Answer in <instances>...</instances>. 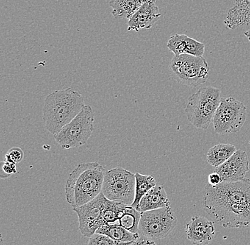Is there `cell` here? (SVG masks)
<instances>
[{
	"mask_svg": "<svg viewBox=\"0 0 250 245\" xmlns=\"http://www.w3.org/2000/svg\"><path fill=\"white\" fill-rule=\"evenodd\" d=\"M105 173L95 162L79 164L74 169L65 184L67 201L73 208L90 202L101 193Z\"/></svg>",
	"mask_w": 250,
	"mask_h": 245,
	"instance_id": "6da1fadb",
	"label": "cell"
},
{
	"mask_svg": "<svg viewBox=\"0 0 250 245\" xmlns=\"http://www.w3.org/2000/svg\"><path fill=\"white\" fill-rule=\"evenodd\" d=\"M83 97L72 88L56 90L45 99L43 118L47 130L55 135L85 106Z\"/></svg>",
	"mask_w": 250,
	"mask_h": 245,
	"instance_id": "7a4b0ae2",
	"label": "cell"
},
{
	"mask_svg": "<svg viewBox=\"0 0 250 245\" xmlns=\"http://www.w3.org/2000/svg\"><path fill=\"white\" fill-rule=\"evenodd\" d=\"M221 91L212 86L202 87L189 97L185 113L196 129H207L221 102Z\"/></svg>",
	"mask_w": 250,
	"mask_h": 245,
	"instance_id": "3957f363",
	"label": "cell"
},
{
	"mask_svg": "<svg viewBox=\"0 0 250 245\" xmlns=\"http://www.w3.org/2000/svg\"><path fill=\"white\" fill-rule=\"evenodd\" d=\"M94 121L93 108L84 106L81 112L54 135L56 143L64 150L83 146L93 134Z\"/></svg>",
	"mask_w": 250,
	"mask_h": 245,
	"instance_id": "277c9868",
	"label": "cell"
},
{
	"mask_svg": "<svg viewBox=\"0 0 250 245\" xmlns=\"http://www.w3.org/2000/svg\"><path fill=\"white\" fill-rule=\"evenodd\" d=\"M170 70L179 82L192 87L206 83L210 71L208 64L203 56L190 54L173 56Z\"/></svg>",
	"mask_w": 250,
	"mask_h": 245,
	"instance_id": "5b68a950",
	"label": "cell"
},
{
	"mask_svg": "<svg viewBox=\"0 0 250 245\" xmlns=\"http://www.w3.org/2000/svg\"><path fill=\"white\" fill-rule=\"evenodd\" d=\"M135 174L117 167L106 171L102 193L107 199L132 205L135 196Z\"/></svg>",
	"mask_w": 250,
	"mask_h": 245,
	"instance_id": "8992f818",
	"label": "cell"
},
{
	"mask_svg": "<svg viewBox=\"0 0 250 245\" xmlns=\"http://www.w3.org/2000/svg\"><path fill=\"white\" fill-rule=\"evenodd\" d=\"M178 219L171 207L142 213L138 234L149 240L168 237L177 225Z\"/></svg>",
	"mask_w": 250,
	"mask_h": 245,
	"instance_id": "52a82bcc",
	"label": "cell"
},
{
	"mask_svg": "<svg viewBox=\"0 0 250 245\" xmlns=\"http://www.w3.org/2000/svg\"><path fill=\"white\" fill-rule=\"evenodd\" d=\"M246 116L243 103L234 97L222 98L212 121L215 132L219 135L235 133L245 124Z\"/></svg>",
	"mask_w": 250,
	"mask_h": 245,
	"instance_id": "ba28073f",
	"label": "cell"
},
{
	"mask_svg": "<svg viewBox=\"0 0 250 245\" xmlns=\"http://www.w3.org/2000/svg\"><path fill=\"white\" fill-rule=\"evenodd\" d=\"M107 201L101 192L90 202L73 208L78 215L79 230L83 235L91 238L100 227L107 225L103 218V209Z\"/></svg>",
	"mask_w": 250,
	"mask_h": 245,
	"instance_id": "9c48e42d",
	"label": "cell"
},
{
	"mask_svg": "<svg viewBox=\"0 0 250 245\" xmlns=\"http://www.w3.org/2000/svg\"><path fill=\"white\" fill-rule=\"evenodd\" d=\"M248 170V154L242 150H237L229 160L217 167L214 172L220 176L222 182H236L245 179Z\"/></svg>",
	"mask_w": 250,
	"mask_h": 245,
	"instance_id": "30bf717a",
	"label": "cell"
},
{
	"mask_svg": "<svg viewBox=\"0 0 250 245\" xmlns=\"http://www.w3.org/2000/svg\"><path fill=\"white\" fill-rule=\"evenodd\" d=\"M188 240L195 245H208L216 235L215 223L205 217L193 216L185 229Z\"/></svg>",
	"mask_w": 250,
	"mask_h": 245,
	"instance_id": "8fae6325",
	"label": "cell"
},
{
	"mask_svg": "<svg viewBox=\"0 0 250 245\" xmlns=\"http://www.w3.org/2000/svg\"><path fill=\"white\" fill-rule=\"evenodd\" d=\"M161 17L156 0H146L128 21V31L138 32L141 29H149Z\"/></svg>",
	"mask_w": 250,
	"mask_h": 245,
	"instance_id": "7c38bea8",
	"label": "cell"
},
{
	"mask_svg": "<svg viewBox=\"0 0 250 245\" xmlns=\"http://www.w3.org/2000/svg\"><path fill=\"white\" fill-rule=\"evenodd\" d=\"M227 29H235L250 25V1L236 0L233 7L229 9L225 19Z\"/></svg>",
	"mask_w": 250,
	"mask_h": 245,
	"instance_id": "4fadbf2b",
	"label": "cell"
},
{
	"mask_svg": "<svg viewBox=\"0 0 250 245\" xmlns=\"http://www.w3.org/2000/svg\"><path fill=\"white\" fill-rule=\"evenodd\" d=\"M170 207L171 202L168 199L164 186L156 184L154 188L148 191L141 199L139 211L144 213Z\"/></svg>",
	"mask_w": 250,
	"mask_h": 245,
	"instance_id": "5bb4252c",
	"label": "cell"
},
{
	"mask_svg": "<svg viewBox=\"0 0 250 245\" xmlns=\"http://www.w3.org/2000/svg\"><path fill=\"white\" fill-rule=\"evenodd\" d=\"M146 0H111L109 6L116 19H129Z\"/></svg>",
	"mask_w": 250,
	"mask_h": 245,
	"instance_id": "9a60e30c",
	"label": "cell"
},
{
	"mask_svg": "<svg viewBox=\"0 0 250 245\" xmlns=\"http://www.w3.org/2000/svg\"><path fill=\"white\" fill-rule=\"evenodd\" d=\"M237 151L234 145L220 143L209 149L206 160L210 165L217 168L229 160Z\"/></svg>",
	"mask_w": 250,
	"mask_h": 245,
	"instance_id": "2e32d148",
	"label": "cell"
},
{
	"mask_svg": "<svg viewBox=\"0 0 250 245\" xmlns=\"http://www.w3.org/2000/svg\"><path fill=\"white\" fill-rule=\"evenodd\" d=\"M96 233L105 235L120 243H130L138 239L139 234H133L117 223H108L100 227Z\"/></svg>",
	"mask_w": 250,
	"mask_h": 245,
	"instance_id": "e0dca14e",
	"label": "cell"
},
{
	"mask_svg": "<svg viewBox=\"0 0 250 245\" xmlns=\"http://www.w3.org/2000/svg\"><path fill=\"white\" fill-rule=\"evenodd\" d=\"M135 196L132 207L139 210L141 199L156 186L155 178L151 175H145L140 173L135 174Z\"/></svg>",
	"mask_w": 250,
	"mask_h": 245,
	"instance_id": "ac0fdd59",
	"label": "cell"
},
{
	"mask_svg": "<svg viewBox=\"0 0 250 245\" xmlns=\"http://www.w3.org/2000/svg\"><path fill=\"white\" fill-rule=\"evenodd\" d=\"M142 213L130 205H126L117 221V224L133 234L138 233Z\"/></svg>",
	"mask_w": 250,
	"mask_h": 245,
	"instance_id": "d6986e66",
	"label": "cell"
},
{
	"mask_svg": "<svg viewBox=\"0 0 250 245\" xmlns=\"http://www.w3.org/2000/svg\"><path fill=\"white\" fill-rule=\"evenodd\" d=\"M126 206V204L120 201L107 199L103 211V218L104 222L107 224L116 223Z\"/></svg>",
	"mask_w": 250,
	"mask_h": 245,
	"instance_id": "ffe728a7",
	"label": "cell"
},
{
	"mask_svg": "<svg viewBox=\"0 0 250 245\" xmlns=\"http://www.w3.org/2000/svg\"><path fill=\"white\" fill-rule=\"evenodd\" d=\"M187 37L186 34H176L171 36L167 43V47L174 56L187 54Z\"/></svg>",
	"mask_w": 250,
	"mask_h": 245,
	"instance_id": "44dd1931",
	"label": "cell"
},
{
	"mask_svg": "<svg viewBox=\"0 0 250 245\" xmlns=\"http://www.w3.org/2000/svg\"><path fill=\"white\" fill-rule=\"evenodd\" d=\"M132 242L130 243H120L113 239L109 238L105 235L95 233L91 238L89 239L87 245H131Z\"/></svg>",
	"mask_w": 250,
	"mask_h": 245,
	"instance_id": "7402d4cb",
	"label": "cell"
},
{
	"mask_svg": "<svg viewBox=\"0 0 250 245\" xmlns=\"http://www.w3.org/2000/svg\"><path fill=\"white\" fill-rule=\"evenodd\" d=\"M24 158V152L19 147H13L8 151L7 154L4 157V161L12 162V163H20Z\"/></svg>",
	"mask_w": 250,
	"mask_h": 245,
	"instance_id": "603a6c76",
	"label": "cell"
},
{
	"mask_svg": "<svg viewBox=\"0 0 250 245\" xmlns=\"http://www.w3.org/2000/svg\"><path fill=\"white\" fill-rule=\"evenodd\" d=\"M17 172L16 164L6 162L4 160L0 164V177L1 179H7L9 176L17 174Z\"/></svg>",
	"mask_w": 250,
	"mask_h": 245,
	"instance_id": "cb8c5ba5",
	"label": "cell"
},
{
	"mask_svg": "<svg viewBox=\"0 0 250 245\" xmlns=\"http://www.w3.org/2000/svg\"><path fill=\"white\" fill-rule=\"evenodd\" d=\"M131 245H156V244L154 240L140 236L135 241L132 242Z\"/></svg>",
	"mask_w": 250,
	"mask_h": 245,
	"instance_id": "d4e9b609",
	"label": "cell"
},
{
	"mask_svg": "<svg viewBox=\"0 0 250 245\" xmlns=\"http://www.w3.org/2000/svg\"><path fill=\"white\" fill-rule=\"evenodd\" d=\"M221 177L217 173L214 172L210 174L208 176V183L212 186L218 185L219 184L221 183Z\"/></svg>",
	"mask_w": 250,
	"mask_h": 245,
	"instance_id": "484cf974",
	"label": "cell"
}]
</instances>
